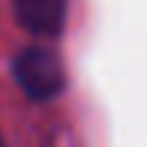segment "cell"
Masks as SVG:
<instances>
[{"label":"cell","instance_id":"obj_3","mask_svg":"<svg viewBox=\"0 0 147 147\" xmlns=\"http://www.w3.org/2000/svg\"><path fill=\"white\" fill-rule=\"evenodd\" d=\"M0 147H6V144H3V138H0Z\"/></svg>","mask_w":147,"mask_h":147},{"label":"cell","instance_id":"obj_2","mask_svg":"<svg viewBox=\"0 0 147 147\" xmlns=\"http://www.w3.org/2000/svg\"><path fill=\"white\" fill-rule=\"evenodd\" d=\"M15 15L24 30L36 36H54L63 30L66 0H15Z\"/></svg>","mask_w":147,"mask_h":147},{"label":"cell","instance_id":"obj_1","mask_svg":"<svg viewBox=\"0 0 147 147\" xmlns=\"http://www.w3.org/2000/svg\"><path fill=\"white\" fill-rule=\"evenodd\" d=\"M12 72H15V81L21 84V90L39 102L54 99L66 84L60 57L48 48H24L12 63Z\"/></svg>","mask_w":147,"mask_h":147}]
</instances>
